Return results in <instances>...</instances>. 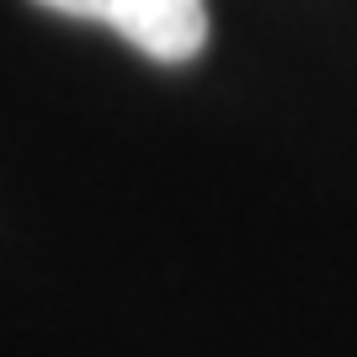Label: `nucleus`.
Masks as SVG:
<instances>
[{"label": "nucleus", "instance_id": "obj_1", "mask_svg": "<svg viewBox=\"0 0 357 357\" xmlns=\"http://www.w3.org/2000/svg\"><path fill=\"white\" fill-rule=\"evenodd\" d=\"M38 6L102 22L155 64H187L208 43V0H38Z\"/></svg>", "mask_w": 357, "mask_h": 357}]
</instances>
